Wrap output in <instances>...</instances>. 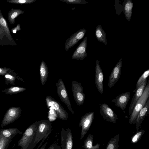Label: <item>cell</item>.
I'll return each instance as SVG.
<instances>
[{"label": "cell", "mask_w": 149, "mask_h": 149, "mask_svg": "<svg viewBox=\"0 0 149 149\" xmlns=\"http://www.w3.org/2000/svg\"><path fill=\"white\" fill-rule=\"evenodd\" d=\"M37 121L31 125L25 131L18 142L22 149H30L34 141L37 128Z\"/></svg>", "instance_id": "cell-1"}, {"label": "cell", "mask_w": 149, "mask_h": 149, "mask_svg": "<svg viewBox=\"0 0 149 149\" xmlns=\"http://www.w3.org/2000/svg\"><path fill=\"white\" fill-rule=\"evenodd\" d=\"M51 127L50 121L48 120L43 119L37 121L36 136L30 149H33L44 137L50 134Z\"/></svg>", "instance_id": "cell-2"}, {"label": "cell", "mask_w": 149, "mask_h": 149, "mask_svg": "<svg viewBox=\"0 0 149 149\" xmlns=\"http://www.w3.org/2000/svg\"><path fill=\"white\" fill-rule=\"evenodd\" d=\"M149 97V80L147 82L143 93L136 104L130 115L129 123L133 124L140 110L143 108Z\"/></svg>", "instance_id": "cell-3"}, {"label": "cell", "mask_w": 149, "mask_h": 149, "mask_svg": "<svg viewBox=\"0 0 149 149\" xmlns=\"http://www.w3.org/2000/svg\"><path fill=\"white\" fill-rule=\"evenodd\" d=\"M45 102L47 107H51L56 112L58 118L62 120H67L68 114L62 106L50 96H47Z\"/></svg>", "instance_id": "cell-4"}, {"label": "cell", "mask_w": 149, "mask_h": 149, "mask_svg": "<svg viewBox=\"0 0 149 149\" xmlns=\"http://www.w3.org/2000/svg\"><path fill=\"white\" fill-rule=\"evenodd\" d=\"M56 86L57 93L61 100L65 104L71 113L74 114V112L72 109L67 89L61 79H58L56 83Z\"/></svg>", "instance_id": "cell-5"}, {"label": "cell", "mask_w": 149, "mask_h": 149, "mask_svg": "<svg viewBox=\"0 0 149 149\" xmlns=\"http://www.w3.org/2000/svg\"><path fill=\"white\" fill-rule=\"evenodd\" d=\"M71 90L74 99L79 106L81 105L84 101L85 95L83 93V87L81 84L76 81L71 83Z\"/></svg>", "instance_id": "cell-6"}, {"label": "cell", "mask_w": 149, "mask_h": 149, "mask_svg": "<svg viewBox=\"0 0 149 149\" xmlns=\"http://www.w3.org/2000/svg\"><path fill=\"white\" fill-rule=\"evenodd\" d=\"M94 117V112H91L86 113L82 117L79 125V127H81L80 140L84 137L89 130L93 122Z\"/></svg>", "instance_id": "cell-7"}, {"label": "cell", "mask_w": 149, "mask_h": 149, "mask_svg": "<svg viewBox=\"0 0 149 149\" xmlns=\"http://www.w3.org/2000/svg\"><path fill=\"white\" fill-rule=\"evenodd\" d=\"M100 111L101 116L104 119L113 123H116L117 116L108 105L102 103L100 106Z\"/></svg>", "instance_id": "cell-8"}, {"label": "cell", "mask_w": 149, "mask_h": 149, "mask_svg": "<svg viewBox=\"0 0 149 149\" xmlns=\"http://www.w3.org/2000/svg\"><path fill=\"white\" fill-rule=\"evenodd\" d=\"M86 31V29L84 28L81 29L73 33L68 38L65 43V51L67 52L82 39L85 36Z\"/></svg>", "instance_id": "cell-9"}, {"label": "cell", "mask_w": 149, "mask_h": 149, "mask_svg": "<svg viewBox=\"0 0 149 149\" xmlns=\"http://www.w3.org/2000/svg\"><path fill=\"white\" fill-rule=\"evenodd\" d=\"M21 110L18 107H13L9 109L6 113L2 121V126L9 124L16 119L20 115Z\"/></svg>", "instance_id": "cell-10"}, {"label": "cell", "mask_w": 149, "mask_h": 149, "mask_svg": "<svg viewBox=\"0 0 149 149\" xmlns=\"http://www.w3.org/2000/svg\"><path fill=\"white\" fill-rule=\"evenodd\" d=\"M87 37H85L77 47L72 56V59L82 60L87 57Z\"/></svg>", "instance_id": "cell-11"}, {"label": "cell", "mask_w": 149, "mask_h": 149, "mask_svg": "<svg viewBox=\"0 0 149 149\" xmlns=\"http://www.w3.org/2000/svg\"><path fill=\"white\" fill-rule=\"evenodd\" d=\"M122 59H120L112 70L109 77L108 86L112 88L120 78L121 73Z\"/></svg>", "instance_id": "cell-12"}, {"label": "cell", "mask_w": 149, "mask_h": 149, "mask_svg": "<svg viewBox=\"0 0 149 149\" xmlns=\"http://www.w3.org/2000/svg\"><path fill=\"white\" fill-rule=\"evenodd\" d=\"M61 136L62 149H72V137L70 129L68 128L65 130L63 128Z\"/></svg>", "instance_id": "cell-13"}, {"label": "cell", "mask_w": 149, "mask_h": 149, "mask_svg": "<svg viewBox=\"0 0 149 149\" xmlns=\"http://www.w3.org/2000/svg\"><path fill=\"white\" fill-rule=\"evenodd\" d=\"M99 63V61L96 60L95 63V83L98 91L100 93L103 94L104 92L103 74Z\"/></svg>", "instance_id": "cell-14"}, {"label": "cell", "mask_w": 149, "mask_h": 149, "mask_svg": "<svg viewBox=\"0 0 149 149\" xmlns=\"http://www.w3.org/2000/svg\"><path fill=\"white\" fill-rule=\"evenodd\" d=\"M130 93L126 92L119 94L111 102L114 103L115 106L119 107L123 111L125 109L130 99Z\"/></svg>", "instance_id": "cell-15"}, {"label": "cell", "mask_w": 149, "mask_h": 149, "mask_svg": "<svg viewBox=\"0 0 149 149\" xmlns=\"http://www.w3.org/2000/svg\"><path fill=\"white\" fill-rule=\"evenodd\" d=\"M147 83V79L135 91L132 99L128 111L130 116L138 100L142 95L144 89Z\"/></svg>", "instance_id": "cell-16"}, {"label": "cell", "mask_w": 149, "mask_h": 149, "mask_svg": "<svg viewBox=\"0 0 149 149\" xmlns=\"http://www.w3.org/2000/svg\"><path fill=\"white\" fill-rule=\"evenodd\" d=\"M149 109V100H148L143 108L138 113L136 118L133 124H136L137 130L139 129L140 124L142 123L144 118L148 113Z\"/></svg>", "instance_id": "cell-17"}, {"label": "cell", "mask_w": 149, "mask_h": 149, "mask_svg": "<svg viewBox=\"0 0 149 149\" xmlns=\"http://www.w3.org/2000/svg\"><path fill=\"white\" fill-rule=\"evenodd\" d=\"M0 27L3 30L6 36L10 40L16 45L17 44L11 36L8 23L2 13L1 9H0Z\"/></svg>", "instance_id": "cell-18"}, {"label": "cell", "mask_w": 149, "mask_h": 149, "mask_svg": "<svg viewBox=\"0 0 149 149\" xmlns=\"http://www.w3.org/2000/svg\"><path fill=\"white\" fill-rule=\"evenodd\" d=\"M40 78L42 85L46 82L49 75L48 68L45 63L42 61L40 66Z\"/></svg>", "instance_id": "cell-19"}, {"label": "cell", "mask_w": 149, "mask_h": 149, "mask_svg": "<svg viewBox=\"0 0 149 149\" xmlns=\"http://www.w3.org/2000/svg\"><path fill=\"white\" fill-rule=\"evenodd\" d=\"M24 12V10L20 9L12 8L8 14V19L9 22L11 24H14L16 18L23 14Z\"/></svg>", "instance_id": "cell-20"}, {"label": "cell", "mask_w": 149, "mask_h": 149, "mask_svg": "<svg viewBox=\"0 0 149 149\" xmlns=\"http://www.w3.org/2000/svg\"><path fill=\"white\" fill-rule=\"evenodd\" d=\"M95 35L97 40L100 42L103 43L105 45L107 44L106 34L100 25L97 26L95 29Z\"/></svg>", "instance_id": "cell-21"}, {"label": "cell", "mask_w": 149, "mask_h": 149, "mask_svg": "<svg viewBox=\"0 0 149 149\" xmlns=\"http://www.w3.org/2000/svg\"><path fill=\"white\" fill-rule=\"evenodd\" d=\"M133 4L131 0H127L124 4V12L126 19L130 22L132 13Z\"/></svg>", "instance_id": "cell-22"}, {"label": "cell", "mask_w": 149, "mask_h": 149, "mask_svg": "<svg viewBox=\"0 0 149 149\" xmlns=\"http://www.w3.org/2000/svg\"><path fill=\"white\" fill-rule=\"evenodd\" d=\"M93 136L89 134L84 141V148L85 149H99L100 145L99 143L93 146Z\"/></svg>", "instance_id": "cell-23"}, {"label": "cell", "mask_w": 149, "mask_h": 149, "mask_svg": "<svg viewBox=\"0 0 149 149\" xmlns=\"http://www.w3.org/2000/svg\"><path fill=\"white\" fill-rule=\"evenodd\" d=\"M119 135H116L108 143L105 149H118L119 148Z\"/></svg>", "instance_id": "cell-24"}, {"label": "cell", "mask_w": 149, "mask_h": 149, "mask_svg": "<svg viewBox=\"0 0 149 149\" xmlns=\"http://www.w3.org/2000/svg\"><path fill=\"white\" fill-rule=\"evenodd\" d=\"M16 45L10 40L6 36L3 30L0 27V45Z\"/></svg>", "instance_id": "cell-25"}, {"label": "cell", "mask_w": 149, "mask_h": 149, "mask_svg": "<svg viewBox=\"0 0 149 149\" xmlns=\"http://www.w3.org/2000/svg\"><path fill=\"white\" fill-rule=\"evenodd\" d=\"M13 137L11 136L8 138L5 137L0 131V149H7Z\"/></svg>", "instance_id": "cell-26"}, {"label": "cell", "mask_w": 149, "mask_h": 149, "mask_svg": "<svg viewBox=\"0 0 149 149\" xmlns=\"http://www.w3.org/2000/svg\"><path fill=\"white\" fill-rule=\"evenodd\" d=\"M149 75V69H148L143 72V74L138 80L135 88L133 91V92H134L137 88L144 82L147 79Z\"/></svg>", "instance_id": "cell-27"}, {"label": "cell", "mask_w": 149, "mask_h": 149, "mask_svg": "<svg viewBox=\"0 0 149 149\" xmlns=\"http://www.w3.org/2000/svg\"><path fill=\"white\" fill-rule=\"evenodd\" d=\"M3 135L5 137L8 138L14 136L18 133L19 130L18 129L15 128L9 129L1 130Z\"/></svg>", "instance_id": "cell-28"}, {"label": "cell", "mask_w": 149, "mask_h": 149, "mask_svg": "<svg viewBox=\"0 0 149 149\" xmlns=\"http://www.w3.org/2000/svg\"><path fill=\"white\" fill-rule=\"evenodd\" d=\"M36 0H7L9 3L17 4H26L33 3Z\"/></svg>", "instance_id": "cell-29"}, {"label": "cell", "mask_w": 149, "mask_h": 149, "mask_svg": "<svg viewBox=\"0 0 149 149\" xmlns=\"http://www.w3.org/2000/svg\"><path fill=\"white\" fill-rule=\"evenodd\" d=\"M49 110L48 112V118L50 121L55 120L58 116L55 111L51 107H47Z\"/></svg>", "instance_id": "cell-30"}, {"label": "cell", "mask_w": 149, "mask_h": 149, "mask_svg": "<svg viewBox=\"0 0 149 149\" xmlns=\"http://www.w3.org/2000/svg\"><path fill=\"white\" fill-rule=\"evenodd\" d=\"M145 132V130H141L137 132L132 137V143L137 142L140 139Z\"/></svg>", "instance_id": "cell-31"}, {"label": "cell", "mask_w": 149, "mask_h": 149, "mask_svg": "<svg viewBox=\"0 0 149 149\" xmlns=\"http://www.w3.org/2000/svg\"><path fill=\"white\" fill-rule=\"evenodd\" d=\"M26 90V89L24 88L14 87L8 89L7 93L9 94H13L20 92Z\"/></svg>", "instance_id": "cell-32"}, {"label": "cell", "mask_w": 149, "mask_h": 149, "mask_svg": "<svg viewBox=\"0 0 149 149\" xmlns=\"http://www.w3.org/2000/svg\"><path fill=\"white\" fill-rule=\"evenodd\" d=\"M60 1L67 3L73 4H85L88 2L84 0H58Z\"/></svg>", "instance_id": "cell-33"}, {"label": "cell", "mask_w": 149, "mask_h": 149, "mask_svg": "<svg viewBox=\"0 0 149 149\" xmlns=\"http://www.w3.org/2000/svg\"><path fill=\"white\" fill-rule=\"evenodd\" d=\"M21 30V25L20 24H18L15 27L11 29V31L12 33H15L17 31H19Z\"/></svg>", "instance_id": "cell-34"}, {"label": "cell", "mask_w": 149, "mask_h": 149, "mask_svg": "<svg viewBox=\"0 0 149 149\" xmlns=\"http://www.w3.org/2000/svg\"><path fill=\"white\" fill-rule=\"evenodd\" d=\"M9 69L6 68H0V74L3 75L7 73Z\"/></svg>", "instance_id": "cell-35"}, {"label": "cell", "mask_w": 149, "mask_h": 149, "mask_svg": "<svg viewBox=\"0 0 149 149\" xmlns=\"http://www.w3.org/2000/svg\"><path fill=\"white\" fill-rule=\"evenodd\" d=\"M5 77L6 79H8V80L11 81L13 80H14V78L11 75L7 74L5 75Z\"/></svg>", "instance_id": "cell-36"}, {"label": "cell", "mask_w": 149, "mask_h": 149, "mask_svg": "<svg viewBox=\"0 0 149 149\" xmlns=\"http://www.w3.org/2000/svg\"><path fill=\"white\" fill-rule=\"evenodd\" d=\"M48 141H47L46 143L39 149H45L46 146L47 144Z\"/></svg>", "instance_id": "cell-37"}, {"label": "cell", "mask_w": 149, "mask_h": 149, "mask_svg": "<svg viewBox=\"0 0 149 149\" xmlns=\"http://www.w3.org/2000/svg\"><path fill=\"white\" fill-rule=\"evenodd\" d=\"M48 149H55V147L54 145H51L50 146Z\"/></svg>", "instance_id": "cell-38"}, {"label": "cell", "mask_w": 149, "mask_h": 149, "mask_svg": "<svg viewBox=\"0 0 149 149\" xmlns=\"http://www.w3.org/2000/svg\"><path fill=\"white\" fill-rule=\"evenodd\" d=\"M56 149H61V148H60V149H58H58H57V148H56Z\"/></svg>", "instance_id": "cell-39"}]
</instances>
